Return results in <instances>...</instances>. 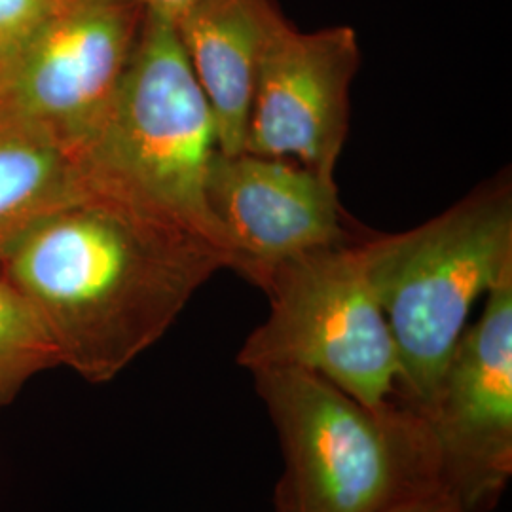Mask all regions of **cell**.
<instances>
[{"instance_id": "cell-1", "label": "cell", "mask_w": 512, "mask_h": 512, "mask_svg": "<svg viewBox=\"0 0 512 512\" xmlns=\"http://www.w3.org/2000/svg\"><path fill=\"white\" fill-rule=\"evenodd\" d=\"M230 268L211 241L97 192L33 224L0 275L35 308L59 366L109 384L162 340L192 296Z\"/></svg>"}, {"instance_id": "cell-2", "label": "cell", "mask_w": 512, "mask_h": 512, "mask_svg": "<svg viewBox=\"0 0 512 512\" xmlns=\"http://www.w3.org/2000/svg\"><path fill=\"white\" fill-rule=\"evenodd\" d=\"M253 376L285 459L275 512H384L444 490L437 440L416 404L397 395L370 408L298 368Z\"/></svg>"}, {"instance_id": "cell-3", "label": "cell", "mask_w": 512, "mask_h": 512, "mask_svg": "<svg viewBox=\"0 0 512 512\" xmlns=\"http://www.w3.org/2000/svg\"><path fill=\"white\" fill-rule=\"evenodd\" d=\"M217 150L215 116L179 31L171 19L147 10L109 114L76 156L82 184L211 241L232 268L205 198Z\"/></svg>"}, {"instance_id": "cell-4", "label": "cell", "mask_w": 512, "mask_h": 512, "mask_svg": "<svg viewBox=\"0 0 512 512\" xmlns=\"http://www.w3.org/2000/svg\"><path fill=\"white\" fill-rule=\"evenodd\" d=\"M361 251L399 355L397 395L425 410L476 300L512 277L511 181H486L439 217Z\"/></svg>"}, {"instance_id": "cell-5", "label": "cell", "mask_w": 512, "mask_h": 512, "mask_svg": "<svg viewBox=\"0 0 512 512\" xmlns=\"http://www.w3.org/2000/svg\"><path fill=\"white\" fill-rule=\"evenodd\" d=\"M260 289L270 315L243 342L239 366L308 370L370 408L397 397L401 363L361 243L281 262Z\"/></svg>"}, {"instance_id": "cell-6", "label": "cell", "mask_w": 512, "mask_h": 512, "mask_svg": "<svg viewBox=\"0 0 512 512\" xmlns=\"http://www.w3.org/2000/svg\"><path fill=\"white\" fill-rule=\"evenodd\" d=\"M145 14L133 0H67L0 82V110L76 158L109 114Z\"/></svg>"}, {"instance_id": "cell-7", "label": "cell", "mask_w": 512, "mask_h": 512, "mask_svg": "<svg viewBox=\"0 0 512 512\" xmlns=\"http://www.w3.org/2000/svg\"><path fill=\"white\" fill-rule=\"evenodd\" d=\"M439 448L442 486L465 512H486L512 475V277L488 293L463 330L425 410Z\"/></svg>"}, {"instance_id": "cell-8", "label": "cell", "mask_w": 512, "mask_h": 512, "mask_svg": "<svg viewBox=\"0 0 512 512\" xmlns=\"http://www.w3.org/2000/svg\"><path fill=\"white\" fill-rule=\"evenodd\" d=\"M359 65L361 48L353 27L302 33L289 21L258 63L243 152L294 158L336 184Z\"/></svg>"}, {"instance_id": "cell-9", "label": "cell", "mask_w": 512, "mask_h": 512, "mask_svg": "<svg viewBox=\"0 0 512 512\" xmlns=\"http://www.w3.org/2000/svg\"><path fill=\"white\" fill-rule=\"evenodd\" d=\"M205 198L226 238L230 270L256 287L281 262L349 243L338 184L287 158L217 150Z\"/></svg>"}, {"instance_id": "cell-10", "label": "cell", "mask_w": 512, "mask_h": 512, "mask_svg": "<svg viewBox=\"0 0 512 512\" xmlns=\"http://www.w3.org/2000/svg\"><path fill=\"white\" fill-rule=\"evenodd\" d=\"M287 23L279 0H200L175 21L213 110L220 152H243L258 63Z\"/></svg>"}, {"instance_id": "cell-11", "label": "cell", "mask_w": 512, "mask_h": 512, "mask_svg": "<svg viewBox=\"0 0 512 512\" xmlns=\"http://www.w3.org/2000/svg\"><path fill=\"white\" fill-rule=\"evenodd\" d=\"M82 192L73 154L0 110V260L33 224Z\"/></svg>"}, {"instance_id": "cell-12", "label": "cell", "mask_w": 512, "mask_h": 512, "mask_svg": "<svg viewBox=\"0 0 512 512\" xmlns=\"http://www.w3.org/2000/svg\"><path fill=\"white\" fill-rule=\"evenodd\" d=\"M57 366L54 342L37 311L0 275V414L35 376Z\"/></svg>"}, {"instance_id": "cell-13", "label": "cell", "mask_w": 512, "mask_h": 512, "mask_svg": "<svg viewBox=\"0 0 512 512\" xmlns=\"http://www.w3.org/2000/svg\"><path fill=\"white\" fill-rule=\"evenodd\" d=\"M67 0H0V82Z\"/></svg>"}, {"instance_id": "cell-14", "label": "cell", "mask_w": 512, "mask_h": 512, "mask_svg": "<svg viewBox=\"0 0 512 512\" xmlns=\"http://www.w3.org/2000/svg\"><path fill=\"white\" fill-rule=\"evenodd\" d=\"M384 512H465L461 509L458 501L448 492H437V494L425 495L420 499L406 501L403 505L391 507Z\"/></svg>"}, {"instance_id": "cell-15", "label": "cell", "mask_w": 512, "mask_h": 512, "mask_svg": "<svg viewBox=\"0 0 512 512\" xmlns=\"http://www.w3.org/2000/svg\"><path fill=\"white\" fill-rule=\"evenodd\" d=\"M137 4H141L145 10L162 14L165 18L171 19L173 23L179 18H183L184 14L200 0H133Z\"/></svg>"}]
</instances>
